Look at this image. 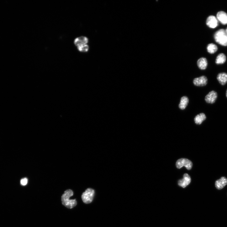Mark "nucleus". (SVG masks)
<instances>
[{
	"label": "nucleus",
	"mask_w": 227,
	"mask_h": 227,
	"mask_svg": "<svg viewBox=\"0 0 227 227\" xmlns=\"http://www.w3.org/2000/svg\"><path fill=\"white\" fill-rule=\"evenodd\" d=\"M217 19L224 25L227 24V14L223 11H220L217 14Z\"/></svg>",
	"instance_id": "11"
},
{
	"label": "nucleus",
	"mask_w": 227,
	"mask_h": 227,
	"mask_svg": "<svg viewBox=\"0 0 227 227\" xmlns=\"http://www.w3.org/2000/svg\"><path fill=\"white\" fill-rule=\"evenodd\" d=\"M191 182L190 177L188 174L185 173L184 175L183 178L179 181L178 184L179 186L184 188L187 186Z\"/></svg>",
	"instance_id": "9"
},
{
	"label": "nucleus",
	"mask_w": 227,
	"mask_h": 227,
	"mask_svg": "<svg viewBox=\"0 0 227 227\" xmlns=\"http://www.w3.org/2000/svg\"><path fill=\"white\" fill-rule=\"evenodd\" d=\"M206 119V116L203 113H201L197 115L194 119L195 123L197 125H200Z\"/></svg>",
	"instance_id": "14"
},
{
	"label": "nucleus",
	"mask_w": 227,
	"mask_h": 227,
	"mask_svg": "<svg viewBox=\"0 0 227 227\" xmlns=\"http://www.w3.org/2000/svg\"><path fill=\"white\" fill-rule=\"evenodd\" d=\"M206 24L210 28H215L218 25V20L214 16L210 15L207 18Z\"/></svg>",
	"instance_id": "6"
},
{
	"label": "nucleus",
	"mask_w": 227,
	"mask_h": 227,
	"mask_svg": "<svg viewBox=\"0 0 227 227\" xmlns=\"http://www.w3.org/2000/svg\"><path fill=\"white\" fill-rule=\"evenodd\" d=\"M176 166L178 168L180 169L183 166L185 167L187 169L190 170L191 169L192 166V162L186 158H181L179 159L176 162Z\"/></svg>",
	"instance_id": "4"
},
{
	"label": "nucleus",
	"mask_w": 227,
	"mask_h": 227,
	"mask_svg": "<svg viewBox=\"0 0 227 227\" xmlns=\"http://www.w3.org/2000/svg\"><path fill=\"white\" fill-rule=\"evenodd\" d=\"M197 64L199 69L203 70H205L207 67V60L206 58L202 57L200 58L198 60Z\"/></svg>",
	"instance_id": "12"
},
{
	"label": "nucleus",
	"mask_w": 227,
	"mask_h": 227,
	"mask_svg": "<svg viewBox=\"0 0 227 227\" xmlns=\"http://www.w3.org/2000/svg\"><path fill=\"white\" fill-rule=\"evenodd\" d=\"M217 79L221 85H225L227 82V74L225 73H219L217 76Z\"/></svg>",
	"instance_id": "15"
},
{
	"label": "nucleus",
	"mask_w": 227,
	"mask_h": 227,
	"mask_svg": "<svg viewBox=\"0 0 227 227\" xmlns=\"http://www.w3.org/2000/svg\"><path fill=\"white\" fill-rule=\"evenodd\" d=\"M189 102L188 98L186 96L182 97L181 99L179 105V109L184 110L187 107Z\"/></svg>",
	"instance_id": "13"
},
{
	"label": "nucleus",
	"mask_w": 227,
	"mask_h": 227,
	"mask_svg": "<svg viewBox=\"0 0 227 227\" xmlns=\"http://www.w3.org/2000/svg\"><path fill=\"white\" fill-rule=\"evenodd\" d=\"M94 194L95 191L93 189L88 188L87 189L82 195V198L84 203L86 204L91 203L93 199Z\"/></svg>",
	"instance_id": "3"
},
{
	"label": "nucleus",
	"mask_w": 227,
	"mask_h": 227,
	"mask_svg": "<svg viewBox=\"0 0 227 227\" xmlns=\"http://www.w3.org/2000/svg\"><path fill=\"white\" fill-rule=\"evenodd\" d=\"M217 97V93L214 91L210 92L206 96L205 100L206 102L209 104L214 103Z\"/></svg>",
	"instance_id": "8"
},
{
	"label": "nucleus",
	"mask_w": 227,
	"mask_h": 227,
	"mask_svg": "<svg viewBox=\"0 0 227 227\" xmlns=\"http://www.w3.org/2000/svg\"><path fill=\"white\" fill-rule=\"evenodd\" d=\"M226 60V57L223 54H219L216 58L215 62L216 64L220 65L224 64Z\"/></svg>",
	"instance_id": "16"
},
{
	"label": "nucleus",
	"mask_w": 227,
	"mask_h": 227,
	"mask_svg": "<svg viewBox=\"0 0 227 227\" xmlns=\"http://www.w3.org/2000/svg\"><path fill=\"white\" fill-rule=\"evenodd\" d=\"M226 97L227 98V90L226 92Z\"/></svg>",
	"instance_id": "20"
},
{
	"label": "nucleus",
	"mask_w": 227,
	"mask_h": 227,
	"mask_svg": "<svg viewBox=\"0 0 227 227\" xmlns=\"http://www.w3.org/2000/svg\"><path fill=\"white\" fill-rule=\"evenodd\" d=\"M73 195V192L72 190H67L61 198L62 203L68 209H72L76 206L77 202L76 199L70 200V198Z\"/></svg>",
	"instance_id": "1"
},
{
	"label": "nucleus",
	"mask_w": 227,
	"mask_h": 227,
	"mask_svg": "<svg viewBox=\"0 0 227 227\" xmlns=\"http://www.w3.org/2000/svg\"><path fill=\"white\" fill-rule=\"evenodd\" d=\"M88 42V39L85 36H81L77 38L74 41V43L77 47L87 45Z\"/></svg>",
	"instance_id": "10"
},
{
	"label": "nucleus",
	"mask_w": 227,
	"mask_h": 227,
	"mask_svg": "<svg viewBox=\"0 0 227 227\" xmlns=\"http://www.w3.org/2000/svg\"><path fill=\"white\" fill-rule=\"evenodd\" d=\"M20 182L21 184L22 185L24 186H25L28 183V179L26 178H23L21 180Z\"/></svg>",
	"instance_id": "19"
},
{
	"label": "nucleus",
	"mask_w": 227,
	"mask_h": 227,
	"mask_svg": "<svg viewBox=\"0 0 227 227\" xmlns=\"http://www.w3.org/2000/svg\"><path fill=\"white\" fill-rule=\"evenodd\" d=\"M207 50L209 53L214 54L217 51L218 47L217 46L213 43H210L207 46Z\"/></svg>",
	"instance_id": "17"
},
{
	"label": "nucleus",
	"mask_w": 227,
	"mask_h": 227,
	"mask_svg": "<svg viewBox=\"0 0 227 227\" xmlns=\"http://www.w3.org/2000/svg\"><path fill=\"white\" fill-rule=\"evenodd\" d=\"M77 47L78 51L83 52H87L89 49V46L87 44L79 46Z\"/></svg>",
	"instance_id": "18"
},
{
	"label": "nucleus",
	"mask_w": 227,
	"mask_h": 227,
	"mask_svg": "<svg viewBox=\"0 0 227 227\" xmlns=\"http://www.w3.org/2000/svg\"><path fill=\"white\" fill-rule=\"evenodd\" d=\"M227 184V178L225 177H221L220 179L216 181L215 186L218 190L223 189Z\"/></svg>",
	"instance_id": "7"
},
{
	"label": "nucleus",
	"mask_w": 227,
	"mask_h": 227,
	"mask_svg": "<svg viewBox=\"0 0 227 227\" xmlns=\"http://www.w3.org/2000/svg\"><path fill=\"white\" fill-rule=\"evenodd\" d=\"M208 79L205 76H202L199 77L195 78L193 80L194 85L198 87H203L207 85Z\"/></svg>",
	"instance_id": "5"
},
{
	"label": "nucleus",
	"mask_w": 227,
	"mask_h": 227,
	"mask_svg": "<svg viewBox=\"0 0 227 227\" xmlns=\"http://www.w3.org/2000/svg\"><path fill=\"white\" fill-rule=\"evenodd\" d=\"M226 33H227V28L226 29Z\"/></svg>",
	"instance_id": "21"
},
{
	"label": "nucleus",
	"mask_w": 227,
	"mask_h": 227,
	"mask_svg": "<svg viewBox=\"0 0 227 227\" xmlns=\"http://www.w3.org/2000/svg\"><path fill=\"white\" fill-rule=\"evenodd\" d=\"M214 37L215 41L220 45L227 46V34L226 30L221 29L216 31Z\"/></svg>",
	"instance_id": "2"
}]
</instances>
